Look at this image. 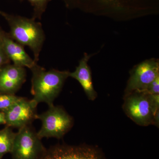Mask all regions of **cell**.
Listing matches in <instances>:
<instances>
[{"label": "cell", "instance_id": "cell-16", "mask_svg": "<svg viewBox=\"0 0 159 159\" xmlns=\"http://www.w3.org/2000/svg\"><path fill=\"white\" fill-rule=\"evenodd\" d=\"M144 92L152 95H159V76L149 84Z\"/></svg>", "mask_w": 159, "mask_h": 159}, {"label": "cell", "instance_id": "cell-17", "mask_svg": "<svg viewBox=\"0 0 159 159\" xmlns=\"http://www.w3.org/2000/svg\"><path fill=\"white\" fill-rule=\"evenodd\" d=\"M10 61L0 42V68L10 64Z\"/></svg>", "mask_w": 159, "mask_h": 159}, {"label": "cell", "instance_id": "cell-10", "mask_svg": "<svg viewBox=\"0 0 159 159\" xmlns=\"http://www.w3.org/2000/svg\"><path fill=\"white\" fill-rule=\"evenodd\" d=\"M0 42L4 51L15 65L30 70L37 64L26 53L24 46L16 41L0 27Z\"/></svg>", "mask_w": 159, "mask_h": 159}, {"label": "cell", "instance_id": "cell-1", "mask_svg": "<svg viewBox=\"0 0 159 159\" xmlns=\"http://www.w3.org/2000/svg\"><path fill=\"white\" fill-rule=\"evenodd\" d=\"M69 9L99 14L134 15L156 11L158 0H63Z\"/></svg>", "mask_w": 159, "mask_h": 159}, {"label": "cell", "instance_id": "cell-6", "mask_svg": "<svg viewBox=\"0 0 159 159\" xmlns=\"http://www.w3.org/2000/svg\"><path fill=\"white\" fill-rule=\"evenodd\" d=\"M47 149L31 125L19 129L11 154L12 159H43Z\"/></svg>", "mask_w": 159, "mask_h": 159}, {"label": "cell", "instance_id": "cell-8", "mask_svg": "<svg viewBox=\"0 0 159 159\" xmlns=\"http://www.w3.org/2000/svg\"><path fill=\"white\" fill-rule=\"evenodd\" d=\"M158 76L159 64L157 60L149 59L141 63L131 72L125 95L134 91H145Z\"/></svg>", "mask_w": 159, "mask_h": 159}, {"label": "cell", "instance_id": "cell-13", "mask_svg": "<svg viewBox=\"0 0 159 159\" xmlns=\"http://www.w3.org/2000/svg\"><path fill=\"white\" fill-rule=\"evenodd\" d=\"M16 134L11 127L8 126L0 130V159L11 152Z\"/></svg>", "mask_w": 159, "mask_h": 159}, {"label": "cell", "instance_id": "cell-12", "mask_svg": "<svg viewBox=\"0 0 159 159\" xmlns=\"http://www.w3.org/2000/svg\"><path fill=\"white\" fill-rule=\"evenodd\" d=\"M91 56L85 53L84 57L80 61L79 65L75 70L70 73L69 77L77 80L82 87L88 99L94 100L97 97V94L93 86L90 69L88 64Z\"/></svg>", "mask_w": 159, "mask_h": 159}, {"label": "cell", "instance_id": "cell-14", "mask_svg": "<svg viewBox=\"0 0 159 159\" xmlns=\"http://www.w3.org/2000/svg\"><path fill=\"white\" fill-rule=\"evenodd\" d=\"M23 1L24 0H20ZM33 8L32 18L34 20L41 19L43 14L44 13L49 2L52 0H27Z\"/></svg>", "mask_w": 159, "mask_h": 159}, {"label": "cell", "instance_id": "cell-11", "mask_svg": "<svg viewBox=\"0 0 159 159\" xmlns=\"http://www.w3.org/2000/svg\"><path fill=\"white\" fill-rule=\"evenodd\" d=\"M23 67L10 64L0 68V93L15 94L26 80Z\"/></svg>", "mask_w": 159, "mask_h": 159}, {"label": "cell", "instance_id": "cell-3", "mask_svg": "<svg viewBox=\"0 0 159 159\" xmlns=\"http://www.w3.org/2000/svg\"><path fill=\"white\" fill-rule=\"evenodd\" d=\"M31 70L32 74L31 91L33 96L32 99L37 104L45 102L48 106L53 105L66 80L69 77L70 72L55 69L46 70L37 64Z\"/></svg>", "mask_w": 159, "mask_h": 159}, {"label": "cell", "instance_id": "cell-5", "mask_svg": "<svg viewBox=\"0 0 159 159\" xmlns=\"http://www.w3.org/2000/svg\"><path fill=\"white\" fill-rule=\"evenodd\" d=\"M37 119H39L42 123L41 128L37 132L41 139H61L74 124L73 118L62 107L54 104L49 106L46 111L38 115Z\"/></svg>", "mask_w": 159, "mask_h": 159}, {"label": "cell", "instance_id": "cell-2", "mask_svg": "<svg viewBox=\"0 0 159 159\" xmlns=\"http://www.w3.org/2000/svg\"><path fill=\"white\" fill-rule=\"evenodd\" d=\"M0 15L9 24L10 36L24 47L30 48L34 54V60L37 62L45 40L41 23L36 22L33 18L9 14L1 10Z\"/></svg>", "mask_w": 159, "mask_h": 159}, {"label": "cell", "instance_id": "cell-9", "mask_svg": "<svg viewBox=\"0 0 159 159\" xmlns=\"http://www.w3.org/2000/svg\"><path fill=\"white\" fill-rule=\"evenodd\" d=\"M37 105L32 99L29 100L21 97L17 102L4 112L6 126L19 129L24 126L31 125L32 122L37 119Z\"/></svg>", "mask_w": 159, "mask_h": 159}, {"label": "cell", "instance_id": "cell-4", "mask_svg": "<svg viewBox=\"0 0 159 159\" xmlns=\"http://www.w3.org/2000/svg\"><path fill=\"white\" fill-rule=\"evenodd\" d=\"M159 108V95L134 91L124 96L123 111L129 118L139 125H154Z\"/></svg>", "mask_w": 159, "mask_h": 159}, {"label": "cell", "instance_id": "cell-7", "mask_svg": "<svg viewBox=\"0 0 159 159\" xmlns=\"http://www.w3.org/2000/svg\"><path fill=\"white\" fill-rule=\"evenodd\" d=\"M43 159H107L101 149L87 145L57 144L47 149Z\"/></svg>", "mask_w": 159, "mask_h": 159}, {"label": "cell", "instance_id": "cell-18", "mask_svg": "<svg viewBox=\"0 0 159 159\" xmlns=\"http://www.w3.org/2000/svg\"><path fill=\"white\" fill-rule=\"evenodd\" d=\"M6 124V117L4 112L0 111V125Z\"/></svg>", "mask_w": 159, "mask_h": 159}, {"label": "cell", "instance_id": "cell-15", "mask_svg": "<svg viewBox=\"0 0 159 159\" xmlns=\"http://www.w3.org/2000/svg\"><path fill=\"white\" fill-rule=\"evenodd\" d=\"M21 97L16 96L15 94L0 93V111L5 112L17 102Z\"/></svg>", "mask_w": 159, "mask_h": 159}]
</instances>
